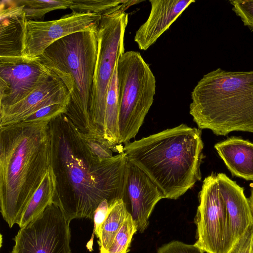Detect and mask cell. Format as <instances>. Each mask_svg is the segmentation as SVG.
<instances>
[{"instance_id":"1","label":"cell","mask_w":253,"mask_h":253,"mask_svg":"<svg viewBox=\"0 0 253 253\" xmlns=\"http://www.w3.org/2000/svg\"><path fill=\"white\" fill-rule=\"evenodd\" d=\"M48 132L55 180L53 204L69 223L74 219H93L105 200L125 201L128 159L124 153L107 159L95 156L65 114L49 122Z\"/></svg>"},{"instance_id":"2","label":"cell","mask_w":253,"mask_h":253,"mask_svg":"<svg viewBox=\"0 0 253 253\" xmlns=\"http://www.w3.org/2000/svg\"><path fill=\"white\" fill-rule=\"evenodd\" d=\"M49 122L0 127V207L10 228L19 224L50 166Z\"/></svg>"},{"instance_id":"3","label":"cell","mask_w":253,"mask_h":253,"mask_svg":"<svg viewBox=\"0 0 253 253\" xmlns=\"http://www.w3.org/2000/svg\"><path fill=\"white\" fill-rule=\"evenodd\" d=\"M201 130L181 124L123 147L128 160L144 171L165 198L177 199L201 179Z\"/></svg>"},{"instance_id":"4","label":"cell","mask_w":253,"mask_h":253,"mask_svg":"<svg viewBox=\"0 0 253 253\" xmlns=\"http://www.w3.org/2000/svg\"><path fill=\"white\" fill-rule=\"evenodd\" d=\"M191 99L189 112L199 128L223 136L253 132V71H212L198 82Z\"/></svg>"},{"instance_id":"5","label":"cell","mask_w":253,"mask_h":253,"mask_svg":"<svg viewBox=\"0 0 253 253\" xmlns=\"http://www.w3.org/2000/svg\"><path fill=\"white\" fill-rule=\"evenodd\" d=\"M97 52L96 28L59 39L37 58L61 80L69 92L71 99L65 114L81 132L95 135H99L91 123L89 106Z\"/></svg>"},{"instance_id":"6","label":"cell","mask_w":253,"mask_h":253,"mask_svg":"<svg viewBox=\"0 0 253 253\" xmlns=\"http://www.w3.org/2000/svg\"><path fill=\"white\" fill-rule=\"evenodd\" d=\"M119 144L134 138L151 107L156 79L140 53L125 52L117 63Z\"/></svg>"},{"instance_id":"7","label":"cell","mask_w":253,"mask_h":253,"mask_svg":"<svg viewBox=\"0 0 253 253\" xmlns=\"http://www.w3.org/2000/svg\"><path fill=\"white\" fill-rule=\"evenodd\" d=\"M130 5V1L126 0L102 15L97 28L98 52L89 115L95 130L104 139L107 93L118 61L125 53L124 37L128 17L125 10Z\"/></svg>"},{"instance_id":"8","label":"cell","mask_w":253,"mask_h":253,"mask_svg":"<svg viewBox=\"0 0 253 253\" xmlns=\"http://www.w3.org/2000/svg\"><path fill=\"white\" fill-rule=\"evenodd\" d=\"M199 198L194 244L206 253H228L231 247L226 209L215 174L205 178Z\"/></svg>"},{"instance_id":"9","label":"cell","mask_w":253,"mask_h":253,"mask_svg":"<svg viewBox=\"0 0 253 253\" xmlns=\"http://www.w3.org/2000/svg\"><path fill=\"white\" fill-rule=\"evenodd\" d=\"M69 224L60 208L52 203L20 228L13 239L11 253H71Z\"/></svg>"},{"instance_id":"10","label":"cell","mask_w":253,"mask_h":253,"mask_svg":"<svg viewBox=\"0 0 253 253\" xmlns=\"http://www.w3.org/2000/svg\"><path fill=\"white\" fill-rule=\"evenodd\" d=\"M101 15L72 12L58 20H27L25 23L22 57L38 58L51 44L69 35L98 27Z\"/></svg>"},{"instance_id":"11","label":"cell","mask_w":253,"mask_h":253,"mask_svg":"<svg viewBox=\"0 0 253 253\" xmlns=\"http://www.w3.org/2000/svg\"><path fill=\"white\" fill-rule=\"evenodd\" d=\"M56 76L37 58L0 57V108L19 102Z\"/></svg>"},{"instance_id":"12","label":"cell","mask_w":253,"mask_h":253,"mask_svg":"<svg viewBox=\"0 0 253 253\" xmlns=\"http://www.w3.org/2000/svg\"><path fill=\"white\" fill-rule=\"evenodd\" d=\"M126 198L129 201L132 217L138 231L143 233L156 204L165 197L156 184L141 169L128 160Z\"/></svg>"},{"instance_id":"13","label":"cell","mask_w":253,"mask_h":253,"mask_svg":"<svg viewBox=\"0 0 253 253\" xmlns=\"http://www.w3.org/2000/svg\"><path fill=\"white\" fill-rule=\"evenodd\" d=\"M70 99L67 88L56 76L19 102L0 108V127L23 122L39 109L52 104L60 103L68 105Z\"/></svg>"},{"instance_id":"14","label":"cell","mask_w":253,"mask_h":253,"mask_svg":"<svg viewBox=\"0 0 253 253\" xmlns=\"http://www.w3.org/2000/svg\"><path fill=\"white\" fill-rule=\"evenodd\" d=\"M216 176L219 192L225 204L232 248L247 228L253 225V216L244 188L224 173H219Z\"/></svg>"},{"instance_id":"15","label":"cell","mask_w":253,"mask_h":253,"mask_svg":"<svg viewBox=\"0 0 253 253\" xmlns=\"http://www.w3.org/2000/svg\"><path fill=\"white\" fill-rule=\"evenodd\" d=\"M147 20L136 31L134 40L140 50H146L166 31L193 0H151Z\"/></svg>"},{"instance_id":"16","label":"cell","mask_w":253,"mask_h":253,"mask_svg":"<svg viewBox=\"0 0 253 253\" xmlns=\"http://www.w3.org/2000/svg\"><path fill=\"white\" fill-rule=\"evenodd\" d=\"M23 6L16 0H1L0 4V57H22L25 23Z\"/></svg>"},{"instance_id":"17","label":"cell","mask_w":253,"mask_h":253,"mask_svg":"<svg viewBox=\"0 0 253 253\" xmlns=\"http://www.w3.org/2000/svg\"><path fill=\"white\" fill-rule=\"evenodd\" d=\"M214 148L233 175L253 181V143L231 137Z\"/></svg>"},{"instance_id":"18","label":"cell","mask_w":253,"mask_h":253,"mask_svg":"<svg viewBox=\"0 0 253 253\" xmlns=\"http://www.w3.org/2000/svg\"><path fill=\"white\" fill-rule=\"evenodd\" d=\"M55 188V176L50 166L23 213L18 224L20 228L35 219L53 203Z\"/></svg>"},{"instance_id":"19","label":"cell","mask_w":253,"mask_h":253,"mask_svg":"<svg viewBox=\"0 0 253 253\" xmlns=\"http://www.w3.org/2000/svg\"><path fill=\"white\" fill-rule=\"evenodd\" d=\"M118 63V62H117ZM119 105L117 64L111 79L107 93L105 112L104 138L113 151L120 152L119 131Z\"/></svg>"},{"instance_id":"20","label":"cell","mask_w":253,"mask_h":253,"mask_svg":"<svg viewBox=\"0 0 253 253\" xmlns=\"http://www.w3.org/2000/svg\"><path fill=\"white\" fill-rule=\"evenodd\" d=\"M128 212L123 199H117L110 203L109 213L97 241L99 253H104L110 247Z\"/></svg>"},{"instance_id":"21","label":"cell","mask_w":253,"mask_h":253,"mask_svg":"<svg viewBox=\"0 0 253 253\" xmlns=\"http://www.w3.org/2000/svg\"><path fill=\"white\" fill-rule=\"evenodd\" d=\"M18 3L23 6L27 20L41 19L51 11L70 8L72 0H18Z\"/></svg>"},{"instance_id":"22","label":"cell","mask_w":253,"mask_h":253,"mask_svg":"<svg viewBox=\"0 0 253 253\" xmlns=\"http://www.w3.org/2000/svg\"><path fill=\"white\" fill-rule=\"evenodd\" d=\"M137 227L129 212L116 235L110 247L103 253H127Z\"/></svg>"},{"instance_id":"23","label":"cell","mask_w":253,"mask_h":253,"mask_svg":"<svg viewBox=\"0 0 253 253\" xmlns=\"http://www.w3.org/2000/svg\"><path fill=\"white\" fill-rule=\"evenodd\" d=\"M119 0H72L70 8L73 12L93 13L103 15L111 10L125 3Z\"/></svg>"},{"instance_id":"24","label":"cell","mask_w":253,"mask_h":253,"mask_svg":"<svg viewBox=\"0 0 253 253\" xmlns=\"http://www.w3.org/2000/svg\"><path fill=\"white\" fill-rule=\"evenodd\" d=\"M81 133L82 138L94 155L100 159L113 156L112 147L105 139L91 133Z\"/></svg>"},{"instance_id":"25","label":"cell","mask_w":253,"mask_h":253,"mask_svg":"<svg viewBox=\"0 0 253 253\" xmlns=\"http://www.w3.org/2000/svg\"><path fill=\"white\" fill-rule=\"evenodd\" d=\"M67 106L60 103L46 106L29 116L23 122H49L60 114H65Z\"/></svg>"},{"instance_id":"26","label":"cell","mask_w":253,"mask_h":253,"mask_svg":"<svg viewBox=\"0 0 253 253\" xmlns=\"http://www.w3.org/2000/svg\"><path fill=\"white\" fill-rule=\"evenodd\" d=\"M232 10L243 21L245 26L253 31V0L229 1Z\"/></svg>"},{"instance_id":"27","label":"cell","mask_w":253,"mask_h":253,"mask_svg":"<svg viewBox=\"0 0 253 253\" xmlns=\"http://www.w3.org/2000/svg\"><path fill=\"white\" fill-rule=\"evenodd\" d=\"M110 203L105 200L97 207L93 215L94 228L91 239L86 245V247L90 251H92L93 237L95 235L97 239L100 236L103 225L104 224L109 211Z\"/></svg>"},{"instance_id":"28","label":"cell","mask_w":253,"mask_h":253,"mask_svg":"<svg viewBox=\"0 0 253 253\" xmlns=\"http://www.w3.org/2000/svg\"><path fill=\"white\" fill-rule=\"evenodd\" d=\"M195 244H187L178 241H171L160 247L157 253H204Z\"/></svg>"},{"instance_id":"29","label":"cell","mask_w":253,"mask_h":253,"mask_svg":"<svg viewBox=\"0 0 253 253\" xmlns=\"http://www.w3.org/2000/svg\"><path fill=\"white\" fill-rule=\"evenodd\" d=\"M253 245V225L235 243L228 253H252Z\"/></svg>"},{"instance_id":"30","label":"cell","mask_w":253,"mask_h":253,"mask_svg":"<svg viewBox=\"0 0 253 253\" xmlns=\"http://www.w3.org/2000/svg\"><path fill=\"white\" fill-rule=\"evenodd\" d=\"M251 195L248 198L249 204L252 210L253 216V183L251 185Z\"/></svg>"},{"instance_id":"31","label":"cell","mask_w":253,"mask_h":253,"mask_svg":"<svg viewBox=\"0 0 253 253\" xmlns=\"http://www.w3.org/2000/svg\"><path fill=\"white\" fill-rule=\"evenodd\" d=\"M252 253H253V249H252Z\"/></svg>"}]
</instances>
